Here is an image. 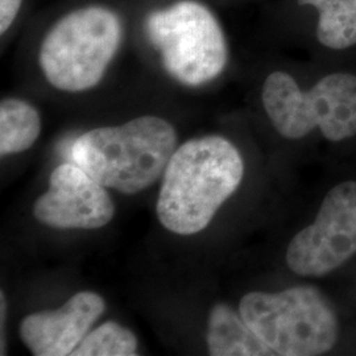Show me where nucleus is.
<instances>
[{
    "label": "nucleus",
    "mask_w": 356,
    "mask_h": 356,
    "mask_svg": "<svg viewBox=\"0 0 356 356\" xmlns=\"http://www.w3.org/2000/svg\"><path fill=\"white\" fill-rule=\"evenodd\" d=\"M41 119L38 110L22 99L7 98L0 103V153L23 152L38 140Z\"/></svg>",
    "instance_id": "obj_12"
},
{
    "label": "nucleus",
    "mask_w": 356,
    "mask_h": 356,
    "mask_svg": "<svg viewBox=\"0 0 356 356\" xmlns=\"http://www.w3.org/2000/svg\"><path fill=\"white\" fill-rule=\"evenodd\" d=\"M243 176L242 156L231 141L216 135L186 141L164 172L156 206L159 220L178 235L201 232L239 188Z\"/></svg>",
    "instance_id": "obj_1"
},
{
    "label": "nucleus",
    "mask_w": 356,
    "mask_h": 356,
    "mask_svg": "<svg viewBox=\"0 0 356 356\" xmlns=\"http://www.w3.org/2000/svg\"><path fill=\"white\" fill-rule=\"evenodd\" d=\"M239 313L275 355H323L339 338L337 312L316 286L248 293L241 301Z\"/></svg>",
    "instance_id": "obj_3"
},
{
    "label": "nucleus",
    "mask_w": 356,
    "mask_h": 356,
    "mask_svg": "<svg viewBox=\"0 0 356 356\" xmlns=\"http://www.w3.org/2000/svg\"><path fill=\"white\" fill-rule=\"evenodd\" d=\"M207 347L213 356H267L275 353L226 304L213 307L207 323Z\"/></svg>",
    "instance_id": "obj_10"
},
{
    "label": "nucleus",
    "mask_w": 356,
    "mask_h": 356,
    "mask_svg": "<svg viewBox=\"0 0 356 356\" xmlns=\"http://www.w3.org/2000/svg\"><path fill=\"white\" fill-rule=\"evenodd\" d=\"M355 254L356 181H343L326 194L314 222L291 241L286 264L296 275L321 277Z\"/></svg>",
    "instance_id": "obj_7"
},
{
    "label": "nucleus",
    "mask_w": 356,
    "mask_h": 356,
    "mask_svg": "<svg viewBox=\"0 0 356 356\" xmlns=\"http://www.w3.org/2000/svg\"><path fill=\"white\" fill-rule=\"evenodd\" d=\"M138 339L134 332L116 322H106L91 331L73 351V356L136 355Z\"/></svg>",
    "instance_id": "obj_13"
},
{
    "label": "nucleus",
    "mask_w": 356,
    "mask_h": 356,
    "mask_svg": "<svg viewBox=\"0 0 356 356\" xmlns=\"http://www.w3.org/2000/svg\"><path fill=\"white\" fill-rule=\"evenodd\" d=\"M35 216L54 229H101L114 218L106 188L73 164L57 166L49 189L35 204Z\"/></svg>",
    "instance_id": "obj_8"
},
{
    "label": "nucleus",
    "mask_w": 356,
    "mask_h": 356,
    "mask_svg": "<svg viewBox=\"0 0 356 356\" xmlns=\"http://www.w3.org/2000/svg\"><path fill=\"white\" fill-rule=\"evenodd\" d=\"M103 312L101 296L76 293L56 310L38 312L23 319L20 337L33 355H72Z\"/></svg>",
    "instance_id": "obj_9"
},
{
    "label": "nucleus",
    "mask_w": 356,
    "mask_h": 356,
    "mask_svg": "<svg viewBox=\"0 0 356 356\" xmlns=\"http://www.w3.org/2000/svg\"><path fill=\"white\" fill-rule=\"evenodd\" d=\"M123 38L119 16L103 6L66 13L42 38L38 64L53 88L78 92L102 79Z\"/></svg>",
    "instance_id": "obj_4"
},
{
    "label": "nucleus",
    "mask_w": 356,
    "mask_h": 356,
    "mask_svg": "<svg viewBox=\"0 0 356 356\" xmlns=\"http://www.w3.org/2000/svg\"><path fill=\"white\" fill-rule=\"evenodd\" d=\"M176 144L175 127L147 115L122 126L91 129L73 143L70 156L104 188L136 194L164 175Z\"/></svg>",
    "instance_id": "obj_2"
},
{
    "label": "nucleus",
    "mask_w": 356,
    "mask_h": 356,
    "mask_svg": "<svg viewBox=\"0 0 356 356\" xmlns=\"http://www.w3.org/2000/svg\"><path fill=\"white\" fill-rule=\"evenodd\" d=\"M145 29L160 51L166 72L186 86H201L219 76L229 61L225 32L214 13L194 0L153 11Z\"/></svg>",
    "instance_id": "obj_6"
},
{
    "label": "nucleus",
    "mask_w": 356,
    "mask_h": 356,
    "mask_svg": "<svg viewBox=\"0 0 356 356\" xmlns=\"http://www.w3.org/2000/svg\"><path fill=\"white\" fill-rule=\"evenodd\" d=\"M23 0H0V33L4 35L13 26Z\"/></svg>",
    "instance_id": "obj_14"
},
{
    "label": "nucleus",
    "mask_w": 356,
    "mask_h": 356,
    "mask_svg": "<svg viewBox=\"0 0 356 356\" xmlns=\"http://www.w3.org/2000/svg\"><path fill=\"white\" fill-rule=\"evenodd\" d=\"M261 101L272 126L286 139H302L316 128L330 141L356 135V76L353 73H331L304 91L291 74L273 72L263 85Z\"/></svg>",
    "instance_id": "obj_5"
},
{
    "label": "nucleus",
    "mask_w": 356,
    "mask_h": 356,
    "mask_svg": "<svg viewBox=\"0 0 356 356\" xmlns=\"http://www.w3.org/2000/svg\"><path fill=\"white\" fill-rule=\"evenodd\" d=\"M318 13L317 38L331 51L356 45V0H298Z\"/></svg>",
    "instance_id": "obj_11"
}]
</instances>
